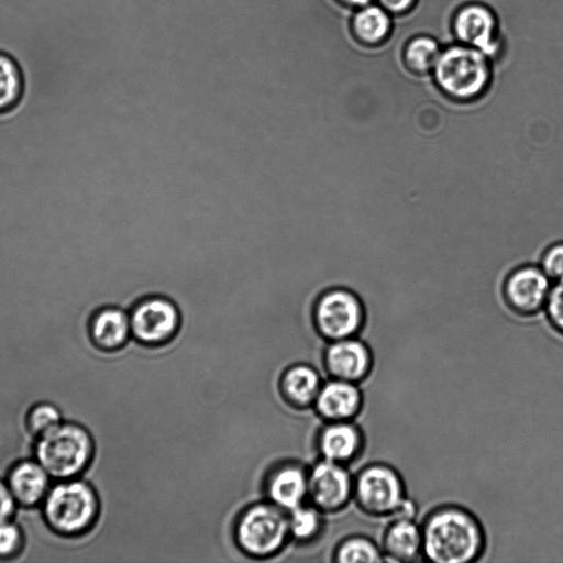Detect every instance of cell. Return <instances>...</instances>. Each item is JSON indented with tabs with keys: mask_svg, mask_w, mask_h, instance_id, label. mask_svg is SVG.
Segmentation results:
<instances>
[{
	"mask_svg": "<svg viewBox=\"0 0 563 563\" xmlns=\"http://www.w3.org/2000/svg\"><path fill=\"white\" fill-rule=\"evenodd\" d=\"M46 526L62 537H79L97 522L100 501L93 486L80 477L56 481L43 503Z\"/></svg>",
	"mask_w": 563,
	"mask_h": 563,
	"instance_id": "7a4b0ae2",
	"label": "cell"
},
{
	"mask_svg": "<svg viewBox=\"0 0 563 563\" xmlns=\"http://www.w3.org/2000/svg\"><path fill=\"white\" fill-rule=\"evenodd\" d=\"M341 4L351 8H362L371 3L372 0H338Z\"/></svg>",
	"mask_w": 563,
	"mask_h": 563,
	"instance_id": "4dcf8cb0",
	"label": "cell"
},
{
	"mask_svg": "<svg viewBox=\"0 0 563 563\" xmlns=\"http://www.w3.org/2000/svg\"><path fill=\"white\" fill-rule=\"evenodd\" d=\"M266 490L274 505L290 511L301 505L308 493V476L300 466H280L268 477Z\"/></svg>",
	"mask_w": 563,
	"mask_h": 563,
	"instance_id": "ac0fdd59",
	"label": "cell"
},
{
	"mask_svg": "<svg viewBox=\"0 0 563 563\" xmlns=\"http://www.w3.org/2000/svg\"><path fill=\"white\" fill-rule=\"evenodd\" d=\"M432 71L441 92L460 103L482 97L492 79L489 57L463 44L443 49Z\"/></svg>",
	"mask_w": 563,
	"mask_h": 563,
	"instance_id": "277c9868",
	"label": "cell"
},
{
	"mask_svg": "<svg viewBox=\"0 0 563 563\" xmlns=\"http://www.w3.org/2000/svg\"><path fill=\"white\" fill-rule=\"evenodd\" d=\"M95 455V442L87 428L74 421L58 426L35 439L34 457L53 479L79 477Z\"/></svg>",
	"mask_w": 563,
	"mask_h": 563,
	"instance_id": "3957f363",
	"label": "cell"
},
{
	"mask_svg": "<svg viewBox=\"0 0 563 563\" xmlns=\"http://www.w3.org/2000/svg\"><path fill=\"white\" fill-rule=\"evenodd\" d=\"M323 364L332 378L357 384L373 368V352L355 336L330 341L323 354Z\"/></svg>",
	"mask_w": 563,
	"mask_h": 563,
	"instance_id": "7c38bea8",
	"label": "cell"
},
{
	"mask_svg": "<svg viewBox=\"0 0 563 563\" xmlns=\"http://www.w3.org/2000/svg\"><path fill=\"white\" fill-rule=\"evenodd\" d=\"M422 556L434 563H468L478 559L485 533L478 519L459 506L432 510L423 520Z\"/></svg>",
	"mask_w": 563,
	"mask_h": 563,
	"instance_id": "6da1fadb",
	"label": "cell"
},
{
	"mask_svg": "<svg viewBox=\"0 0 563 563\" xmlns=\"http://www.w3.org/2000/svg\"><path fill=\"white\" fill-rule=\"evenodd\" d=\"M313 322L319 335L328 341L355 336L366 322L364 302L349 288H330L314 305Z\"/></svg>",
	"mask_w": 563,
	"mask_h": 563,
	"instance_id": "8992f818",
	"label": "cell"
},
{
	"mask_svg": "<svg viewBox=\"0 0 563 563\" xmlns=\"http://www.w3.org/2000/svg\"><path fill=\"white\" fill-rule=\"evenodd\" d=\"M363 446L361 430L350 421H332L319 435L323 459L344 464L352 461Z\"/></svg>",
	"mask_w": 563,
	"mask_h": 563,
	"instance_id": "e0dca14e",
	"label": "cell"
},
{
	"mask_svg": "<svg viewBox=\"0 0 563 563\" xmlns=\"http://www.w3.org/2000/svg\"><path fill=\"white\" fill-rule=\"evenodd\" d=\"M385 560L412 562L422 555L421 527L409 518H394L382 538Z\"/></svg>",
	"mask_w": 563,
	"mask_h": 563,
	"instance_id": "2e32d148",
	"label": "cell"
},
{
	"mask_svg": "<svg viewBox=\"0 0 563 563\" xmlns=\"http://www.w3.org/2000/svg\"><path fill=\"white\" fill-rule=\"evenodd\" d=\"M354 481L343 464L321 460L308 476V493L323 511L343 508L353 495Z\"/></svg>",
	"mask_w": 563,
	"mask_h": 563,
	"instance_id": "8fae6325",
	"label": "cell"
},
{
	"mask_svg": "<svg viewBox=\"0 0 563 563\" xmlns=\"http://www.w3.org/2000/svg\"><path fill=\"white\" fill-rule=\"evenodd\" d=\"M339 563H378L385 561L382 548L373 540L356 536L345 539L336 549Z\"/></svg>",
	"mask_w": 563,
	"mask_h": 563,
	"instance_id": "7402d4cb",
	"label": "cell"
},
{
	"mask_svg": "<svg viewBox=\"0 0 563 563\" xmlns=\"http://www.w3.org/2000/svg\"><path fill=\"white\" fill-rule=\"evenodd\" d=\"M88 335L101 351L122 349L132 336L129 311L114 305L99 307L89 318Z\"/></svg>",
	"mask_w": 563,
	"mask_h": 563,
	"instance_id": "4fadbf2b",
	"label": "cell"
},
{
	"mask_svg": "<svg viewBox=\"0 0 563 563\" xmlns=\"http://www.w3.org/2000/svg\"><path fill=\"white\" fill-rule=\"evenodd\" d=\"M289 533L296 539L307 540L313 537L320 528L318 508L298 506L290 510L288 517Z\"/></svg>",
	"mask_w": 563,
	"mask_h": 563,
	"instance_id": "d4e9b609",
	"label": "cell"
},
{
	"mask_svg": "<svg viewBox=\"0 0 563 563\" xmlns=\"http://www.w3.org/2000/svg\"><path fill=\"white\" fill-rule=\"evenodd\" d=\"M378 2L390 15H402L416 5L417 0H378Z\"/></svg>",
	"mask_w": 563,
	"mask_h": 563,
	"instance_id": "f546056e",
	"label": "cell"
},
{
	"mask_svg": "<svg viewBox=\"0 0 563 563\" xmlns=\"http://www.w3.org/2000/svg\"><path fill=\"white\" fill-rule=\"evenodd\" d=\"M18 506L5 479H0V522L13 519Z\"/></svg>",
	"mask_w": 563,
	"mask_h": 563,
	"instance_id": "f1b7e54d",
	"label": "cell"
},
{
	"mask_svg": "<svg viewBox=\"0 0 563 563\" xmlns=\"http://www.w3.org/2000/svg\"><path fill=\"white\" fill-rule=\"evenodd\" d=\"M24 534L12 519L0 522V560L12 559L21 552Z\"/></svg>",
	"mask_w": 563,
	"mask_h": 563,
	"instance_id": "484cf974",
	"label": "cell"
},
{
	"mask_svg": "<svg viewBox=\"0 0 563 563\" xmlns=\"http://www.w3.org/2000/svg\"><path fill=\"white\" fill-rule=\"evenodd\" d=\"M289 533L288 517L284 509L271 504H256L238 519L234 537L241 551L250 556L266 558L275 554Z\"/></svg>",
	"mask_w": 563,
	"mask_h": 563,
	"instance_id": "5b68a950",
	"label": "cell"
},
{
	"mask_svg": "<svg viewBox=\"0 0 563 563\" xmlns=\"http://www.w3.org/2000/svg\"><path fill=\"white\" fill-rule=\"evenodd\" d=\"M58 407L52 402L41 401L33 405L25 416V426L35 439L52 430L63 421Z\"/></svg>",
	"mask_w": 563,
	"mask_h": 563,
	"instance_id": "603a6c76",
	"label": "cell"
},
{
	"mask_svg": "<svg viewBox=\"0 0 563 563\" xmlns=\"http://www.w3.org/2000/svg\"><path fill=\"white\" fill-rule=\"evenodd\" d=\"M539 265L552 282H563V241L549 244L541 254Z\"/></svg>",
	"mask_w": 563,
	"mask_h": 563,
	"instance_id": "4316f807",
	"label": "cell"
},
{
	"mask_svg": "<svg viewBox=\"0 0 563 563\" xmlns=\"http://www.w3.org/2000/svg\"><path fill=\"white\" fill-rule=\"evenodd\" d=\"M52 477L43 465L34 459H25L13 464L5 482L19 506L35 507L43 503L52 484Z\"/></svg>",
	"mask_w": 563,
	"mask_h": 563,
	"instance_id": "5bb4252c",
	"label": "cell"
},
{
	"mask_svg": "<svg viewBox=\"0 0 563 563\" xmlns=\"http://www.w3.org/2000/svg\"><path fill=\"white\" fill-rule=\"evenodd\" d=\"M21 79L15 64L0 55V112L11 108L19 99Z\"/></svg>",
	"mask_w": 563,
	"mask_h": 563,
	"instance_id": "cb8c5ba5",
	"label": "cell"
},
{
	"mask_svg": "<svg viewBox=\"0 0 563 563\" xmlns=\"http://www.w3.org/2000/svg\"><path fill=\"white\" fill-rule=\"evenodd\" d=\"M131 334L146 346H157L173 340L180 327V311L176 303L164 296H148L137 301L129 311Z\"/></svg>",
	"mask_w": 563,
	"mask_h": 563,
	"instance_id": "ba28073f",
	"label": "cell"
},
{
	"mask_svg": "<svg viewBox=\"0 0 563 563\" xmlns=\"http://www.w3.org/2000/svg\"><path fill=\"white\" fill-rule=\"evenodd\" d=\"M353 496L365 514L394 517L408 498L402 477L390 465L373 463L356 475Z\"/></svg>",
	"mask_w": 563,
	"mask_h": 563,
	"instance_id": "52a82bcc",
	"label": "cell"
},
{
	"mask_svg": "<svg viewBox=\"0 0 563 563\" xmlns=\"http://www.w3.org/2000/svg\"><path fill=\"white\" fill-rule=\"evenodd\" d=\"M279 387L289 405L303 408L314 404L321 388L320 376L314 368L298 364L284 372Z\"/></svg>",
	"mask_w": 563,
	"mask_h": 563,
	"instance_id": "d6986e66",
	"label": "cell"
},
{
	"mask_svg": "<svg viewBox=\"0 0 563 563\" xmlns=\"http://www.w3.org/2000/svg\"><path fill=\"white\" fill-rule=\"evenodd\" d=\"M391 24L390 14L386 10L369 3L355 12L351 21V30L361 44L377 46L389 37Z\"/></svg>",
	"mask_w": 563,
	"mask_h": 563,
	"instance_id": "ffe728a7",
	"label": "cell"
},
{
	"mask_svg": "<svg viewBox=\"0 0 563 563\" xmlns=\"http://www.w3.org/2000/svg\"><path fill=\"white\" fill-rule=\"evenodd\" d=\"M389 266V265H388ZM397 267H402V266H396V267H389V268H397ZM416 268H423V266H418Z\"/></svg>",
	"mask_w": 563,
	"mask_h": 563,
	"instance_id": "1f68e13d",
	"label": "cell"
},
{
	"mask_svg": "<svg viewBox=\"0 0 563 563\" xmlns=\"http://www.w3.org/2000/svg\"><path fill=\"white\" fill-rule=\"evenodd\" d=\"M552 280L539 264L527 263L511 269L503 283L508 308L520 317L536 316L544 309Z\"/></svg>",
	"mask_w": 563,
	"mask_h": 563,
	"instance_id": "9c48e42d",
	"label": "cell"
},
{
	"mask_svg": "<svg viewBox=\"0 0 563 563\" xmlns=\"http://www.w3.org/2000/svg\"><path fill=\"white\" fill-rule=\"evenodd\" d=\"M314 406L329 422L350 421L361 411L363 395L356 383L333 378L321 386Z\"/></svg>",
	"mask_w": 563,
	"mask_h": 563,
	"instance_id": "9a60e30c",
	"label": "cell"
},
{
	"mask_svg": "<svg viewBox=\"0 0 563 563\" xmlns=\"http://www.w3.org/2000/svg\"><path fill=\"white\" fill-rule=\"evenodd\" d=\"M452 30L460 44L476 48L489 58L500 51L497 18L484 4L462 5L453 16Z\"/></svg>",
	"mask_w": 563,
	"mask_h": 563,
	"instance_id": "30bf717a",
	"label": "cell"
},
{
	"mask_svg": "<svg viewBox=\"0 0 563 563\" xmlns=\"http://www.w3.org/2000/svg\"><path fill=\"white\" fill-rule=\"evenodd\" d=\"M441 52L439 43L433 37L419 35L406 43L402 57L411 73L424 75L433 70Z\"/></svg>",
	"mask_w": 563,
	"mask_h": 563,
	"instance_id": "44dd1931",
	"label": "cell"
},
{
	"mask_svg": "<svg viewBox=\"0 0 563 563\" xmlns=\"http://www.w3.org/2000/svg\"><path fill=\"white\" fill-rule=\"evenodd\" d=\"M543 310L550 325L563 335V282L551 287Z\"/></svg>",
	"mask_w": 563,
	"mask_h": 563,
	"instance_id": "83f0119b",
	"label": "cell"
}]
</instances>
